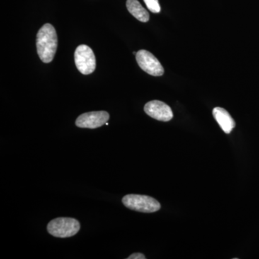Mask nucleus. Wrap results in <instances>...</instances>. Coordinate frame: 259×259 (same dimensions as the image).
<instances>
[{
	"instance_id": "obj_8",
	"label": "nucleus",
	"mask_w": 259,
	"mask_h": 259,
	"mask_svg": "<svg viewBox=\"0 0 259 259\" xmlns=\"http://www.w3.org/2000/svg\"><path fill=\"white\" fill-rule=\"evenodd\" d=\"M212 115L221 129L227 134H231L233 129L236 127V122L229 112L222 107H215L213 109Z\"/></svg>"
},
{
	"instance_id": "obj_1",
	"label": "nucleus",
	"mask_w": 259,
	"mask_h": 259,
	"mask_svg": "<svg viewBox=\"0 0 259 259\" xmlns=\"http://www.w3.org/2000/svg\"><path fill=\"white\" fill-rule=\"evenodd\" d=\"M37 54L40 60L46 64L50 63L55 56L58 47L57 34L51 24L42 25L37 34Z\"/></svg>"
},
{
	"instance_id": "obj_11",
	"label": "nucleus",
	"mask_w": 259,
	"mask_h": 259,
	"mask_svg": "<svg viewBox=\"0 0 259 259\" xmlns=\"http://www.w3.org/2000/svg\"><path fill=\"white\" fill-rule=\"evenodd\" d=\"M127 259H146V256L143 253H136L130 255Z\"/></svg>"
},
{
	"instance_id": "obj_3",
	"label": "nucleus",
	"mask_w": 259,
	"mask_h": 259,
	"mask_svg": "<svg viewBox=\"0 0 259 259\" xmlns=\"http://www.w3.org/2000/svg\"><path fill=\"white\" fill-rule=\"evenodd\" d=\"M126 207L137 212L151 213L161 209V204L153 197L141 194H127L122 199Z\"/></svg>"
},
{
	"instance_id": "obj_2",
	"label": "nucleus",
	"mask_w": 259,
	"mask_h": 259,
	"mask_svg": "<svg viewBox=\"0 0 259 259\" xmlns=\"http://www.w3.org/2000/svg\"><path fill=\"white\" fill-rule=\"evenodd\" d=\"M48 232L56 238H66L75 236L80 230V223L71 218H58L47 226Z\"/></svg>"
},
{
	"instance_id": "obj_7",
	"label": "nucleus",
	"mask_w": 259,
	"mask_h": 259,
	"mask_svg": "<svg viewBox=\"0 0 259 259\" xmlns=\"http://www.w3.org/2000/svg\"><path fill=\"white\" fill-rule=\"evenodd\" d=\"M144 111L152 118L163 122H168L173 118L171 107L159 100L148 102L145 105Z\"/></svg>"
},
{
	"instance_id": "obj_9",
	"label": "nucleus",
	"mask_w": 259,
	"mask_h": 259,
	"mask_svg": "<svg viewBox=\"0 0 259 259\" xmlns=\"http://www.w3.org/2000/svg\"><path fill=\"white\" fill-rule=\"evenodd\" d=\"M126 6L129 13L139 21L146 23L149 20V13L138 0H127Z\"/></svg>"
},
{
	"instance_id": "obj_5",
	"label": "nucleus",
	"mask_w": 259,
	"mask_h": 259,
	"mask_svg": "<svg viewBox=\"0 0 259 259\" xmlns=\"http://www.w3.org/2000/svg\"><path fill=\"white\" fill-rule=\"evenodd\" d=\"M136 61L140 67L148 74L160 76L164 73L161 63L149 51L140 50L136 54Z\"/></svg>"
},
{
	"instance_id": "obj_10",
	"label": "nucleus",
	"mask_w": 259,
	"mask_h": 259,
	"mask_svg": "<svg viewBox=\"0 0 259 259\" xmlns=\"http://www.w3.org/2000/svg\"><path fill=\"white\" fill-rule=\"evenodd\" d=\"M144 1L150 11L153 13H159L161 12V7L158 0H144Z\"/></svg>"
},
{
	"instance_id": "obj_4",
	"label": "nucleus",
	"mask_w": 259,
	"mask_h": 259,
	"mask_svg": "<svg viewBox=\"0 0 259 259\" xmlns=\"http://www.w3.org/2000/svg\"><path fill=\"white\" fill-rule=\"evenodd\" d=\"M74 61L76 68L82 74L88 75L96 69V59L91 48L80 45L74 53Z\"/></svg>"
},
{
	"instance_id": "obj_6",
	"label": "nucleus",
	"mask_w": 259,
	"mask_h": 259,
	"mask_svg": "<svg viewBox=\"0 0 259 259\" xmlns=\"http://www.w3.org/2000/svg\"><path fill=\"white\" fill-rule=\"evenodd\" d=\"M110 119L106 111L86 112L79 115L76 120V125L81 128L95 129L101 127Z\"/></svg>"
}]
</instances>
